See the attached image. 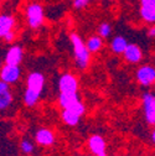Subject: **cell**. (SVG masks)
<instances>
[{
	"label": "cell",
	"instance_id": "ac0fdd59",
	"mask_svg": "<svg viewBox=\"0 0 155 156\" xmlns=\"http://www.w3.org/2000/svg\"><path fill=\"white\" fill-rule=\"evenodd\" d=\"M13 103V93L10 90L0 93V112L6 110Z\"/></svg>",
	"mask_w": 155,
	"mask_h": 156
},
{
	"label": "cell",
	"instance_id": "484cf974",
	"mask_svg": "<svg viewBox=\"0 0 155 156\" xmlns=\"http://www.w3.org/2000/svg\"><path fill=\"white\" fill-rule=\"evenodd\" d=\"M6 90H10V87H9V84H6L5 82H3L2 80H0V93L6 92Z\"/></svg>",
	"mask_w": 155,
	"mask_h": 156
},
{
	"label": "cell",
	"instance_id": "44dd1931",
	"mask_svg": "<svg viewBox=\"0 0 155 156\" xmlns=\"http://www.w3.org/2000/svg\"><path fill=\"white\" fill-rule=\"evenodd\" d=\"M20 149H21V151H23L24 154H26V155H31V154L34 152L35 146H34V144H32L30 140L24 139V140L20 143Z\"/></svg>",
	"mask_w": 155,
	"mask_h": 156
},
{
	"label": "cell",
	"instance_id": "7a4b0ae2",
	"mask_svg": "<svg viewBox=\"0 0 155 156\" xmlns=\"http://www.w3.org/2000/svg\"><path fill=\"white\" fill-rule=\"evenodd\" d=\"M26 21H27V25L36 30L38 29L42 24H44V20H45V14H44V8L38 4V3H31L27 5L26 8Z\"/></svg>",
	"mask_w": 155,
	"mask_h": 156
},
{
	"label": "cell",
	"instance_id": "ffe728a7",
	"mask_svg": "<svg viewBox=\"0 0 155 156\" xmlns=\"http://www.w3.org/2000/svg\"><path fill=\"white\" fill-rule=\"evenodd\" d=\"M67 110L74 113L76 115H78V116H82V115L85 114V112H86V107H85V104H83L81 101H77V102H74L73 104H71V105L67 108Z\"/></svg>",
	"mask_w": 155,
	"mask_h": 156
},
{
	"label": "cell",
	"instance_id": "30bf717a",
	"mask_svg": "<svg viewBox=\"0 0 155 156\" xmlns=\"http://www.w3.org/2000/svg\"><path fill=\"white\" fill-rule=\"evenodd\" d=\"M123 56H124V60L129 63H138L142 57H143V52L142 50L139 48V46L134 45V44H128L124 52H123Z\"/></svg>",
	"mask_w": 155,
	"mask_h": 156
},
{
	"label": "cell",
	"instance_id": "d6986e66",
	"mask_svg": "<svg viewBox=\"0 0 155 156\" xmlns=\"http://www.w3.org/2000/svg\"><path fill=\"white\" fill-rule=\"evenodd\" d=\"M140 16L145 23H155V9L140 8Z\"/></svg>",
	"mask_w": 155,
	"mask_h": 156
},
{
	"label": "cell",
	"instance_id": "83f0119b",
	"mask_svg": "<svg viewBox=\"0 0 155 156\" xmlns=\"http://www.w3.org/2000/svg\"><path fill=\"white\" fill-rule=\"evenodd\" d=\"M151 139H153V143L155 144V130H154L153 134H151Z\"/></svg>",
	"mask_w": 155,
	"mask_h": 156
},
{
	"label": "cell",
	"instance_id": "ba28073f",
	"mask_svg": "<svg viewBox=\"0 0 155 156\" xmlns=\"http://www.w3.org/2000/svg\"><path fill=\"white\" fill-rule=\"evenodd\" d=\"M26 86L27 89L34 90L38 94H41L44 86H45V77L42 73L40 72H31L27 76V80H26Z\"/></svg>",
	"mask_w": 155,
	"mask_h": 156
},
{
	"label": "cell",
	"instance_id": "603a6c76",
	"mask_svg": "<svg viewBox=\"0 0 155 156\" xmlns=\"http://www.w3.org/2000/svg\"><path fill=\"white\" fill-rule=\"evenodd\" d=\"M89 3V0H73V8L76 10L85 9Z\"/></svg>",
	"mask_w": 155,
	"mask_h": 156
},
{
	"label": "cell",
	"instance_id": "cb8c5ba5",
	"mask_svg": "<svg viewBox=\"0 0 155 156\" xmlns=\"http://www.w3.org/2000/svg\"><path fill=\"white\" fill-rule=\"evenodd\" d=\"M140 4H142L143 8L155 9V0H140Z\"/></svg>",
	"mask_w": 155,
	"mask_h": 156
},
{
	"label": "cell",
	"instance_id": "4fadbf2b",
	"mask_svg": "<svg viewBox=\"0 0 155 156\" xmlns=\"http://www.w3.org/2000/svg\"><path fill=\"white\" fill-rule=\"evenodd\" d=\"M127 45H128V42H127V40H125L123 36H117V37H114L113 40H112V42H110V48H112V51H113L114 53L121 55V53L124 52Z\"/></svg>",
	"mask_w": 155,
	"mask_h": 156
},
{
	"label": "cell",
	"instance_id": "e0dca14e",
	"mask_svg": "<svg viewBox=\"0 0 155 156\" xmlns=\"http://www.w3.org/2000/svg\"><path fill=\"white\" fill-rule=\"evenodd\" d=\"M80 119H81V116L76 115L74 113H72V112H70V110H67V109H63V110H62V120H63V123H66L67 125L74 126V125H77V124L80 123Z\"/></svg>",
	"mask_w": 155,
	"mask_h": 156
},
{
	"label": "cell",
	"instance_id": "f1b7e54d",
	"mask_svg": "<svg viewBox=\"0 0 155 156\" xmlns=\"http://www.w3.org/2000/svg\"><path fill=\"white\" fill-rule=\"evenodd\" d=\"M2 66H3V60H2V57H0V68H2Z\"/></svg>",
	"mask_w": 155,
	"mask_h": 156
},
{
	"label": "cell",
	"instance_id": "9a60e30c",
	"mask_svg": "<svg viewBox=\"0 0 155 156\" xmlns=\"http://www.w3.org/2000/svg\"><path fill=\"white\" fill-rule=\"evenodd\" d=\"M77 101H80L78 94H77V93H71V94L60 93V97H59V103L62 107V109H67L71 104H73Z\"/></svg>",
	"mask_w": 155,
	"mask_h": 156
},
{
	"label": "cell",
	"instance_id": "277c9868",
	"mask_svg": "<svg viewBox=\"0 0 155 156\" xmlns=\"http://www.w3.org/2000/svg\"><path fill=\"white\" fill-rule=\"evenodd\" d=\"M59 88L60 92L63 94L77 93V90H78V81H77V78L73 74L65 73L61 76L59 81Z\"/></svg>",
	"mask_w": 155,
	"mask_h": 156
},
{
	"label": "cell",
	"instance_id": "d4e9b609",
	"mask_svg": "<svg viewBox=\"0 0 155 156\" xmlns=\"http://www.w3.org/2000/svg\"><path fill=\"white\" fill-rule=\"evenodd\" d=\"M14 38H15V32H14V31H11V32L6 34V35L3 37V40H4L5 42L10 44V42H13V41H14Z\"/></svg>",
	"mask_w": 155,
	"mask_h": 156
},
{
	"label": "cell",
	"instance_id": "8fae6325",
	"mask_svg": "<svg viewBox=\"0 0 155 156\" xmlns=\"http://www.w3.org/2000/svg\"><path fill=\"white\" fill-rule=\"evenodd\" d=\"M16 20L11 14H0V38H3L6 34L14 31Z\"/></svg>",
	"mask_w": 155,
	"mask_h": 156
},
{
	"label": "cell",
	"instance_id": "9c48e42d",
	"mask_svg": "<svg viewBox=\"0 0 155 156\" xmlns=\"http://www.w3.org/2000/svg\"><path fill=\"white\" fill-rule=\"evenodd\" d=\"M88 147L96 156H106V141L101 135H93L88 140Z\"/></svg>",
	"mask_w": 155,
	"mask_h": 156
},
{
	"label": "cell",
	"instance_id": "3957f363",
	"mask_svg": "<svg viewBox=\"0 0 155 156\" xmlns=\"http://www.w3.org/2000/svg\"><path fill=\"white\" fill-rule=\"evenodd\" d=\"M21 77V68L20 66H11V65H3L0 68V80L6 84L16 83Z\"/></svg>",
	"mask_w": 155,
	"mask_h": 156
},
{
	"label": "cell",
	"instance_id": "4316f807",
	"mask_svg": "<svg viewBox=\"0 0 155 156\" xmlns=\"http://www.w3.org/2000/svg\"><path fill=\"white\" fill-rule=\"evenodd\" d=\"M148 36L149 37H155V26H153L148 30Z\"/></svg>",
	"mask_w": 155,
	"mask_h": 156
},
{
	"label": "cell",
	"instance_id": "52a82bcc",
	"mask_svg": "<svg viewBox=\"0 0 155 156\" xmlns=\"http://www.w3.org/2000/svg\"><path fill=\"white\" fill-rule=\"evenodd\" d=\"M137 80L142 86H151L155 83V67L153 66H143L137 71Z\"/></svg>",
	"mask_w": 155,
	"mask_h": 156
},
{
	"label": "cell",
	"instance_id": "5bb4252c",
	"mask_svg": "<svg viewBox=\"0 0 155 156\" xmlns=\"http://www.w3.org/2000/svg\"><path fill=\"white\" fill-rule=\"evenodd\" d=\"M40 95L41 94H38L34 90H30V89H25L24 92V95H23V101H24V104L29 108L36 105V103L38 102V99H40Z\"/></svg>",
	"mask_w": 155,
	"mask_h": 156
},
{
	"label": "cell",
	"instance_id": "7c38bea8",
	"mask_svg": "<svg viewBox=\"0 0 155 156\" xmlns=\"http://www.w3.org/2000/svg\"><path fill=\"white\" fill-rule=\"evenodd\" d=\"M35 140L38 145L42 146H51L55 143V134L46 128L38 129L35 134Z\"/></svg>",
	"mask_w": 155,
	"mask_h": 156
},
{
	"label": "cell",
	"instance_id": "6da1fadb",
	"mask_svg": "<svg viewBox=\"0 0 155 156\" xmlns=\"http://www.w3.org/2000/svg\"><path fill=\"white\" fill-rule=\"evenodd\" d=\"M71 38V44H72V48H73V55H74V60L76 63L81 69H86L89 65V60H91V53L86 47V44L82 41V38L80 37V35L77 34H71L70 36Z\"/></svg>",
	"mask_w": 155,
	"mask_h": 156
},
{
	"label": "cell",
	"instance_id": "7402d4cb",
	"mask_svg": "<svg viewBox=\"0 0 155 156\" xmlns=\"http://www.w3.org/2000/svg\"><path fill=\"white\" fill-rule=\"evenodd\" d=\"M98 34H99V36L101 37H109V35L112 34V27H110V25L108 24V23H103V24H101L99 25V27H98Z\"/></svg>",
	"mask_w": 155,
	"mask_h": 156
},
{
	"label": "cell",
	"instance_id": "8992f818",
	"mask_svg": "<svg viewBox=\"0 0 155 156\" xmlns=\"http://www.w3.org/2000/svg\"><path fill=\"white\" fill-rule=\"evenodd\" d=\"M143 109L145 119L149 124H155V95L145 93L143 95Z\"/></svg>",
	"mask_w": 155,
	"mask_h": 156
},
{
	"label": "cell",
	"instance_id": "f546056e",
	"mask_svg": "<svg viewBox=\"0 0 155 156\" xmlns=\"http://www.w3.org/2000/svg\"><path fill=\"white\" fill-rule=\"evenodd\" d=\"M2 2H4V0H0V3H2Z\"/></svg>",
	"mask_w": 155,
	"mask_h": 156
},
{
	"label": "cell",
	"instance_id": "5b68a950",
	"mask_svg": "<svg viewBox=\"0 0 155 156\" xmlns=\"http://www.w3.org/2000/svg\"><path fill=\"white\" fill-rule=\"evenodd\" d=\"M24 58V51L23 47L19 45L11 46L4 56V65H11V66H20Z\"/></svg>",
	"mask_w": 155,
	"mask_h": 156
},
{
	"label": "cell",
	"instance_id": "2e32d148",
	"mask_svg": "<svg viewBox=\"0 0 155 156\" xmlns=\"http://www.w3.org/2000/svg\"><path fill=\"white\" fill-rule=\"evenodd\" d=\"M103 46V42H102V38L99 36H91L88 40H87V44H86V47L87 50L91 52H98Z\"/></svg>",
	"mask_w": 155,
	"mask_h": 156
}]
</instances>
